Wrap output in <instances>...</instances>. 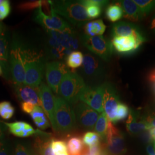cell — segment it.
<instances>
[{
    "mask_svg": "<svg viewBox=\"0 0 155 155\" xmlns=\"http://www.w3.org/2000/svg\"><path fill=\"white\" fill-rule=\"evenodd\" d=\"M47 33L45 54L51 59H66L81 43L80 36L72 27L61 31H47Z\"/></svg>",
    "mask_w": 155,
    "mask_h": 155,
    "instance_id": "1",
    "label": "cell"
},
{
    "mask_svg": "<svg viewBox=\"0 0 155 155\" xmlns=\"http://www.w3.org/2000/svg\"><path fill=\"white\" fill-rule=\"evenodd\" d=\"M22 56L25 70V84L39 87L42 83L46 64L43 54L23 43Z\"/></svg>",
    "mask_w": 155,
    "mask_h": 155,
    "instance_id": "2",
    "label": "cell"
},
{
    "mask_svg": "<svg viewBox=\"0 0 155 155\" xmlns=\"http://www.w3.org/2000/svg\"><path fill=\"white\" fill-rule=\"evenodd\" d=\"M50 4L55 13L75 26L81 27L89 22L90 19L82 1H50Z\"/></svg>",
    "mask_w": 155,
    "mask_h": 155,
    "instance_id": "3",
    "label": "cell"
},
{
    "mask_svg": "<svg viewBox=\"0 0 155 155\" xmlns=\"http://www.w3.org/2000/svg\"><path fill=\"white\" fill-rule=\"evenodd\" d=\"M86 86L80 75L69 71L61 80L58 95L68 104L74 105L79 101L80 96Z\"/></svg>",
    "mask_w": 155,
    "mask_h": 155,
    "instance_id": "4",
    "label": "cell"
},
{
    "mask_svg": "<svg viewBox=\"0 0 155 155\" xmlns=\"http://www.w3.org/2000/svg\"><path fill=\"white\" fill-rule=\"evenodd\" d=\"M23 42L18 38H14L11 43L9 63L10 74L13 84H25V70L22 56Z\"/></svg>",
    "mask_w": 155,
    "mask_h": 155,
    "instance_id": "5",
    "label": "cell"
},
{
    "mask_svg": "<svg viewBox=\"0 0 155 155\" xmlns=\"http://www.w3.org/2000/svg\"><path fill=\"white\" fill-rule=\"evenodd\" d=\"M58 132L70 133L76 127L77 121L72 105L61 97H55V110Z\"/></svg>",
    "mask_w": 155,
    "mask_h": 155,
    "instance_id": "6",
    "label": "cell"
},
{
    "mask_svg": "<svg viewBox=\"0 0 155 155\" xmlns=\"http://www.w3.org/2000/svg\"><path fill=\"white\" fill-rule=\"evenodd\" d=\"M81 44L105 61H109L114 50L110 40L103 36H89L84 33L80 35Z\"/></svg>",
    "mask_w": 155,
    "mask_h": 155,
    "instance_id": "7",
    "label": "cell"
},
{
    "mask_svg": "<svg viewBox=\"0 0 155 155\" xmlns=\"http://www.w3.org/2000/svg\"><path fill=\"white\" fill-rule=\"evenodd\" d=\"M35 20L47 31H61L71 27L68 22L59 16L51 8V15H47L43 11L42 6L39 7L35 11Z\"/></svg>",
    "mask_w": 155,
    "mask_h": 155,
    "instance_id": "8",
    "label": "cell"
},
{
    "mask_svg": "<svg viewBox=\"0 0 155 155\" xmlns=\"http://www.w3.org/2000/svg\"><path fill=\"white\" fill-rule=\"evenodd\" d=\"M68 72L67 67L62 61H55L46 63L45 74L47 85L56 94H58L61 80Z\"/></svg>",
    "mask_w": 155,
    "mask_h": 155,
    "instance_id": "9",
    "label": "cell"
},
{
    "mask_svg": "<svg viewBox=\"0 0 155 155\" xmlns=\"http://www.w3.org/2000/svg\"><path fill=\"white\" fill-rule=\"evenodd\" d=\"M77 124L85 129H93L100 114L86 104L79 101L74 105Z\"/></svg>",
    "mask_w": 155,
    "mask_h": 155,
    "instance_id": "10",
    "label": "cell"
},
{
    "mask_svg": "<svg viewBox=\"0 0 155 155\" xmlns=\"http://www.w3.org/2000/svg\"><path fill=\"white\" fill-rule=\"evenodd\" d=\"M106 153L110 155H122L126 152L125 140L122 132L109 121L106 136Z\"/></svg>",
    "mask_w": 155,
    "mask_h": 155,
    "instance_id": "11",
    "label": "cell"
},
{
    "mask_svg": "<svg viewBox=\"0 0 155 155\" xmlns=\"http://www.w3.org/2000/svg\"><path fill=\"white\" fill-rule=\"evenodd\" d=\"M145 40L146 39L130 36L114 37L111 42L113 50L117 53L123 55H130L139 50Z\"/></svg>",
    "mask_w": 155,
    "mask_h": 155,
    "instance_id": "12",
    "label": "cell"
},
{
    "mask_svg": "<svg viewBox=\"0 0 155 155\" xmlns=\"http://www.w3.org/2000/svg\"><path fill=\"white\" fill-rule=\"evenodd\" d=\"M39 89L41 107L50 120L53 130L58 132L55 116V96L50 87L43 82L39 86Z\"/></svg>",
    "mask_w": 155,
    "mask_h": 155,
    "instance_id": "13",
    "label": "cell"
},
{
    "mask_svg": "<svg viewBox=\"0 0 155 155\" xmlns=\"http://www.w3.org/2000/svg\"><path fill=\"white\" fill-rule=\"evenodd\" d=\"M104 93L103 108L109 121L113 123L117 106L120 104L119 95L114 84L110 82L104 83Z\"/></svg>",
    "mask_w": 155,
    "mask_h": 155,
    "instance_id": "14",
    "label": "cell"
},
{
    "mask_svg": "<svg viewBox=\"0 0 155 155\" xmlns=\"http://www.w3.org/2000/svg\"><path fill=\"white\" fill-rule=\"evenodd\" d=\"M104 93V83L94 87L86 86L80 96L79 101L86 104L99 113H101L104 111L103 108Z\"/></svg>",
    "mask_w": 155,
    "mask_h": 155,
    "instance_id": "15",
    "label": "cell"
},
{
    "mask_svg": "<svg viewBox=\"0 0 155 155\" xmlns=\"http://www.w3.org/2000/svg\"><path fill=\"white\" fill-rule=\"evenodd\" d=\"M10 48L8 30L4 24L0 21V64L3 69L4 77L6 79L11 78L9 63Z\"/></svg>",
    "mask_w": 155,
    "mask_h": 155,
    "instance_id": "16",
    "label": "cell"
},
{
    "mask_svg": "<svg viewBox=\"0 0 155 155\" xmlns=\"http://www.w3.org/2000/svg\"><path fill=\"white\" fill-rule=\"evenodd\" d=\"M14 92L18 100L22 102H28L34 105L41 106L39 87L34 88L26 84H13Z\"/></svg>",
    "mask_w": 155,
    "mask_h": 155,
    "instance_id": "17",
    "label": "cell"
},
{
    "mask_svg": "<svg viewBox=\"0 0 155 155\" xmlns=\"http://www.w3.org/2000/svg\"><path fill=\"white\" fill-rule=\"evenodd\" d=\"M127 132L132 135L139 134L145 130H150L147 118L141 116L139 111L131 109L126 122Z\"/></svg>",
    "mask_w": 155,
    "mask_h": 155,
    "instance_id": "18",
    "label": "cell"
},
{
    "mask_svg": "<svg viewBox=\"0 0 155 155\" xmlns=\"http://www.w3.org/2000/svg\"><path fill=\"white\" fill-rule=\"evenodd\" d=\"M111 36L113 38L134 36L145 39L143 32L136 24L127 21H119L114 24L111 28Z\"/></svg>",
    "mask_w": 155,
    "mask_h": 155,
    "instance_id": "19",
    "label": "cell"
},
{
    "mask_svg": "<svg viewBox=\"0 0 155 155\" xmlns=\"http://www.w3.org/2000/svg\"><path fill=\"white\" fill-rule=\"evenodd\" d=\"M82 70L84 74L89 78L97 79L104 74V67L100 60L94 55L86 54L83 58Z\"/></svg>",
    "mask_w": 155,
    "mask_h": 155,
    "instance_id": "20",
    "label": "cell"
},
{
    "mask_svg": "<svg viewBox=\"0 0 155 155\" xmlns=\"http://www.w3.org/2000/svg\"><path fill=\"white\" fill-rule=\"evenodd\" d=\"M35 136L34 148L39 155H55L52 150L53 139H51V134L38 129Z\"/></svg>",
    "mask_w": 155,
    "mask_h": 155,
    "instance_id": "21",
    "label": "cell"
},
{
    "mask_svg": "<svg viewBox=\"0 0 155 155\" xmlns=\"http://www.w3.org/2000/svg\"><path fill=\"white\" fill-rule=\"evenodd\" d=\"M4 124L9 129V131L18 137H28L33 134H36L37 130H35L29 124L24 121H17V122H4Z\"/></svg>",
    "mask_w": 155,
    "mask_h": 155,
    "instance_id": "22",
    "label": "cell"
},
{
    "mask_svg": "<svg viewBox=\"0 0 155 155\" xmlns=\"http://www.w3.org/2000/svg\"><path fill=\"white\" fill-rule=\"evenodd\" d=\"M119 2L123 9V17L127 20L137 22L143 18L144 17L143 15L134 1L123 0L119 1Z\"/></svg>",
    "mask_w": 155,
    "mask_h": 155,
    "instance_id": "23",
    "label": "cell"
},
{
    "mask_svg": "<svg viewBox=\"0 0 155 155\" xmlns=\"http://www.w3.org/2000/svg\"><path fill=\"white\" fill-rule=\"evenodd\" d=\"M82 3L86 8V13L89 19H93L101 16L102 8L108 5L109 1L83 0Z\"/></svg>",
    "mask_w": 155,
    "mask_h": 155,
    "instance_id": "24",
    "label": "cell"
},
{
    "mask_svg": "<svg viewBox=\"0 0 155 155\" xmlns=\"http://www.w3.org/2000/svg\"><path fill=\"white\" fill-rule=\"evenodd\" d=\"M30 115L36 127L40 129L45 130L50 127L49 119L41 106H35Z\"/></svg>",
    "mask_w": 155,
    "mask_h": 155,
    "instance_id": "25",
    "label": "cell"
},
{
    "mask_svg": "<svg viewBox=\"0 0 155 155\" xmlns=\"http://www.w3.org/2000/svg\"><path fill=\"white\" fill-rule=\"evenodd\" d=\"M105 30L106 25L102 20L89 21L84 25V34L89 36H102Z\"/></svg>",
    "mask_w": 155,
    "mask_h": 155,
    "instance_id": "26",
    "label": "cell"
},
{
    "mask_svg": "<svg viewBox=\"0 0 155 155\" xmlns=\"http://www.w3.org/2000/svg\"><path fill=\"white\" fill-rule=\"evenodd\" d=\"M124 16L122 6L120 2H114L107 6L106 9V17L112 22H116L121 19Z\"/></svg>",
    "mask_w": 155,
    "mask_h": 155,
    "instance_id": "27",
    "label": "cell"
},
{
    "mask_svg": "<svg viewBox=\"0 0 155 155\" xmlns=\"http://www.w3.org/2000/svg\"><path fill=\"white\" fill-rule=\"evenodd\" d=\"M109 121V119L104 111L100 113L98 119L95 125L94 129L95 132L98 133L101 139L106 138L108 129Z\"/></svg>",
    "mask_w": 155,
    "mask_h": 155,
    "instance_id": "28",
    "label": "cell"
},
{
    "mask_svg": "<svg viewBox=\"0 0 155 155\" xmlns=\"http://www.w3.org/2000/svg\"><path fill=\"white\" fill-rule=\"evenodd\" d=\"M83 140L81 138L74 136L68 140L67 147L70 155H81L84 149Z\"/></svg>",
    "mask_w": 155,
    "mask_h": 155,
    "instance_id": "29",
    "label": "cell"
},
{
    "mask_svg": "<svg viewBox=\"0 0 155 155\" xmlns=\"http://www.w3.org/2000/svg\"><path fill=\"white\" fill-rule=\"evenodd\" d=\"M13 155H39L34 147L27 142H18L13 150Z\"/></svg>",
    "mask_w": 155,
    "mask_h": 155,
    "instance_id": "30",
    "label": "cell"
},
{
    "mask_svg": "<svg viewBox=\"0 0 155 155\" xmlns=\"http://www.w3.org/2000/svg\"><path fill=\"white\" fill-rule=\"evenodd\" d=\"M83 58L84 56L81 51H74L66 58L67 66L72 69L77 68L83 64Z\"/></svg>",
    "mask_w": 155,
    "mask_h": 155,
    "instance_id": "31",
    "label": "cell"
},
{
    "mask_svg": "<svg viewBox=\"0 0 155 155\" xmlns=\"http://www.w3.org/2000/svg\"><path fill=\"white\" fill-rule=\"evenodd\" d=\"M144 17L155 9V0H134Z\"/></svg>",
    "mask_w": 155,
    "mask_h": 155,
    "instance_id": "32",
    "label": "cell"
},
{
    "mask_svg": "<svg viewBox=\"0 0 155 155\" xmlns=\"http://www.w3.org/2000/svg\"><path fill=\"white\" fill-rule=\"evenodd\" d=\"M15 108L8 101L0 102V117L4 120H9L13 116Z\"/></svg>",
    "mask_w": 155,
    "mask_h": 155,
    "instance_id": "33",
    "label": "cell"
},
{
    "mask_svg": "<svg viewBox=\"0 0 155 155\" xmlns=\"http://www.w3.org/2000/svg\"><path fill=\"white\" fill-rule=\"evenodd\" d=\"M40 6L50 7V1H35L22 3L18 6V8L21 11H29Z\"/></svg>",
    "mask_w": 155,
    "mask_h": 155,
    "instance_id": "34",
    "label": "cell"
},
{
    "mask_svg": "<svg viewBox=\"0 0 155 155\" xmlns=\"http://www.w3.org/2000/svg\"><path fill=\"white\" fill-rule=\"evenodd\" d=\"M101 137L98 133L94 132H87L83 135V142L86 147H92L100 144Z\"/></svg>",
    "mask_w": 155,
    "mask_h": 155,
    "instance_id": "35",
    "label": "cell"
},
{
    "mask_svg": "<svg viewBox=\"0 0 155 155\" xmlns=\"http://www.w3.org/2000/svg\"><path fill=\"white\" fill-rule=\"evenodd\" d=\"M129 114V109L127 105L120 102L117 106L114 120L113 124L125 119Z\"/></svg>",
    "mask_w": 155,
    "mask_h": 155,
    "instance_id": "36",
    "label": "cell"
},
{
    "mask_svg": "<svg viewBox=\"0 0 155 155\" xmlns=\"http://www.w3.org/2000/svg\"><path fill=\"white\" fill-rule=\"evenodd\" d=\"M81 155H106V152L100 143L90 147H86Z\"/></svg>",
    "mask_w": 155,
    "mask_h": 155,
    "instance_id": "37",
    "label": "cell"
},
{
    "mask_svg": "<svg viewBox=\"0 0 155 155\" xmlns=\"http://www.w3.org/2000/svg\"><path fill=\"white\" fill-rule=\"evenodd\" d=\"M52 147L55 155H60L67 153L66 143L64 141L53 140Z\"/></svg>",
    "mask_w": 155,
    "mask_h": 155,
    "instance_id": "38",
    "label": "cell"
},
{
    "mask_svg": "<svg viewBox=\"0 0 155 155\" xmlns=\"http://www.w3.org/2000/svg\"><path fill=\"white\" fill-rule=\"evenodd\" d=\"M11 9V4L9 1L0 0V21L9 15Z\"/></svg>",
    "mask_w": 155,
    "mask_h": 155,
    "instance_id": "39",
    "label": "cell"
},
{
    "mask_svg": "<svg viewBox=\"0 0 155 155\" xmlns=\"http://www.w3.org/2000/svg\"><path fill=\"white\" fill-rule=\"evenodd\" d=\"M13 150L9 140L5 138L0 141V155H13Z\"/></svg>",
    "mask_w": 155,
    "mask_h": 155,
    "instance_id": "40",
    "label": "cell"
},
{
    "mask_svg": "<svg viewBox=\"0 0 155 155\" xmlns=\"http://www.w3.org/2000/svg\"><path fill=\"white\" fill-rule=\"evenodd\" d=\"M139 137L140 139L145 143H148L150 144L152 141V138L150 136V130H145L144 132H141L139 134Z\"/></svg>",
    "mask_w": 155,
    "mask_h": 155,
    "instance_id": "41",
    "label": "cell"
},
{
    "mask_svg": "<svg viewBox=\"0 0 155 155\" xmlns=\"http://www.w3.org/2000/svg\"><path fill=\"white\" fill-rule=\"evenodd\" d=\"M35 106L36 105H34L31 104V103L21 102V110L24 113L30 114L32 113V111H33V109H34Z\"/></svg>",
    "mask_w": 155,
    "mask_h": 155,
    "instance_id": "42",
    "label": "cell"
},
{
    "mask_svg": "<svg viewBox=\"0 0 155 155\" xmlns=\"http://www.w3.org/2000/svg\"><path fill=\"white\" fill-rule=\"evenodd\" d=\"M6 128L7 127L4 122L0 121V141L5 139V132Z\"/></svg>",
    "mask_w": 155,
    "mask_h": 155,
    "instance_id": "43",
    "label": "cell"
},
{
    "mask_svg": "<svg viewBox=\"0 0 155 155\" xmlns=\"http://www.w3.org/2000/svg\"><path fill=\"white\" fill-rule=\"evenodd\" d=\"M147 118V121L149 124L150 128L155 127V114L152 116H150Z\"/></svg>",
    "mask_w": 155,
    "mask_h": 155,
    "instance_id": "44",
    "label": "cell"
},
{
    "mask_svg": "<svg viewBox=\"0 0 155 155\" xmlns=\"http://www.w3.org/2000/svg\"><path fill=\"white\" fill-rule=\"evenodd\" d=\"M147 152L148 155H155V148L151 144H148L147 147Z\"/></svg>",
    "mask_w": 155,
    "mask_h": 155,
    "instance_id": "45",
    "label": "cell"
},
{
    "mask_svg": "<svg viewBox=\"0 0 155 155\" xmlns=\"http://www.w3.org/2000/svg\"><path fill=\"white\" fill-rule=\"evenodd\" d=\"M148 79L150 82L153 84L155 83V68L150 72L148 76Z\"/></svg>",
    "mask_w": 155,
    "mask_h": 155,
    "instance_id": "46",
    "label": "cell"
},
{
    "mask_svg": "<svg viewBox=\"0 0 155 155\" xmlns=\"http://www.w3.org/2000/svg\"><path fill=\"white\" fill-rule=\"evenodd\" d=\"M150 28L152 30V31L155 33V15L153 17L152 21H151V24H150Z\"/></svg>",
    "mask_w": 155,
    "mask_h": 155,
    "instance_id": "47",
    "label": "cell"
},
{
    "mask_svg": "<svg viewBox=\"0 0 155 155\" xmlns=\"http://www.w3.org/2000/svg\"><path fill=\"white\" fill-rule=\"evenodd\" d=\"M150 132L152 139L155 140V127L150 129Z\"/></svg>",
    "mask_w": 155,
    "mask_h": 155,
    "instance_id": "48",
    "label": "cell"
},
{
    "mask_svg": "<svg viewBox=\"0 0 155 155\" xmlns=\"http://www.w3.org/2000/svg\"><path fill=\"white\" fill-rule=\"evenodd\" d=\"M2 75H4V72H3V69L0 64V76H2Z\"/></svg>",
    "mask_w": 155,
    "mask_h": 155,
    "instance_id": "49",
    "label": "cell"
},
{
    "mask_svg": "<svg viewBox=\"0 0 155 155\" xmlns=\"http://www.w3.org/2000/svg\"><path fill=\"white\" fill-rule=\"evenodd\" d=\"M68 155V153H63V154H61V155Z\"/></svg>",
    "mask_w": 155,
    "mask_h": 155,
    "instance_id": "50",
    "label": "cell"
},
{
    "mask_svg": "<svg viewBox=\"0 0 155 155\" xmlns=\"http://www.w3.org/2000/svg\"><path fill=\"white\" fill-rule=\"evenodd\" d=\"M153 84V86H154V89H155V83H154V84Z\"/></svg>",
    "mask_w": 155,
    "mask_h": 155,
    "instance_id": "51",
    "label": "cell"
},
{
    "mask_svg": "<svg viewBox=\"0 0 155 155\" xmlns=\"http://www.w3.org/2000/svg\"><path fill=\"white\" fill-rule=\"evenodd\" d=\"M154 148H155V143H154Z\"/></svg>",
    "mask_w": 155,
    "mask_h": 155,
    "instance_id": "52",
    "label": "cell"
}]
</instances>
